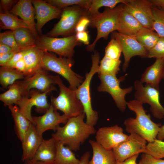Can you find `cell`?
Instances as JSON below:
<instances>
[{
  "mask_svg": "<svg viewBox=\"0 0 164 164\" xmlns=\"http://www.w3.org/2000/svg\"><path fill=\"white\" fill-rule=\"evenodd\" d=\"M85 116L84 113L69 118L65 125L58 127L56 132L52 134V137L57 142L67 145L72 151L79 150L80 145L96 132L94 127L84 122Z\"/></svg>",
  "mask_w": 164,
  "mask_h": 164,
  "instance_id": "1",
  "label": "cell"
},
{
  "mask_svg": "<svg viewBox=\"0 0 164 164\" xmlns=\"http://www.w3.org/2000/svg\"><path fill=\"white\" fill-rule=\"evenodd\" d=\"M143 105L135 99L127 102V107L135 113L136 117L126 119L124 124L128 133L137 134L151 142L156 139L161 124L156 123L151 120L150 114H146Z\"/></svg>",
  "mask_w": 164,
  "mask_h": 164,
  "instance_id": "2",
  "label": "cell"
},
{
  "mask_svg": "<svg viewBox=\"0 0 164 164\" xmlns=\"http://www.w3.org/2000/svg\"><path fill=\"white\" fill-rule=\"evenodd\" d=\"M123 5V4H120L113 9H105L103 12L90 17L91 22L89 26L96 28L97 35L92 43L87 46V51L94 52L96 43L99 39L102 38L107 39L110 33L118 31L119 15Z\"/></svg>",
  "mask_w": 164,
  "mask_h": 164,
  "instance_id": "3",
  "label": "cell"
},
{
  "mask_svg": "<svg viewBox=\"0 0 164 164\" xmlns=\"http://www.w3.org/2000/svg\"><path fill=\"white\" fill-rule=\"evenodd\" d=\"M74 62L73 59L57 57L54 53L44 51L41 63L42 68L52 71L61 75L68 82L69 88L76 90L83 82V78L74 72L71 67Z\"/></svg>",
  "mask_w": 164,
  "mask_h": 164,
  "instance_id": "4",
  "label": "cell"
},
{
  "mask_svg": "<svg viewBox=\"0 0 164 164\" xmlns=\"http://www.w3.org/2000/svg\"><path fill=\"white\" fill-rule=\"evenodd\" d=\"M58 86L60 92L55 97L52 95L51 104L56 110H59L69 118L79 116L84 113L83 106L77 98L75 90L67 87L59 76L51 75Z\"/></svg>",
  "mask_w": 164,
  "mask_h": 164,
  "instance_id": "5",
  "label": "cell"
},
{
  "mask_svg": "<svg viewBox=\"0 0 164 164\" xmlns=\"http://www.w3.org/2000/svg\"><path fill=\"white\" fill-rule=\"evenodd\" d=\"M91 56L92 65L89 72L86 73L85 79L82 83L75 90L77 98L81 102L86 119V122L94 127L98 119V112L93 109L90 95V84L92 79L99 70L100 56L98 52L94 51Z\"/></svg>",
  "mask_w": 164,
  "mask_h": 164,
  "instance_id": "6",
  "label": "cell"
},
{
  "mask_svg": "<svg viewBox=\"0 0 164 164\" xmlns=\"http://www.w3.org/2000/svg\"><path fill=\"white\" fill-rule=\"evenodd\" d=\"M82 43L77 39L76 33L62 38L48 36L46 35H39L36 39L35 46L44 51L53 52L59 56L73 59L74 48Z\"/></svg>",
  "mask_w": 164,
  "mask_h": 164,
  "instance_id": "7",
  "label": "cell"
},
{
  "mask_svg": "<svg viewBox=\"0 0 164 164\" xmlns=\"http://www.w3.org/2000/svg\"><path fill=\"white\" fill-rule=\"evenodd\" d=\"M89 15V9L80 6L73 5L63 9L60 21L46 35L53 37L73 35L76 33L75 28L80 20Z\"/></svg>",
  "mask_w": 164,
  "mask_h": 164,
  "instance_id": "8",
  "label": "cell"
},
{
  "mask_svg": "<svg viewBox=\"0 0 164 164\" xmlns=\"http://www.w3.org/2000/svg\"><path fill=\"white\" fill-rule=\"evenodd\" d=\"M101 83L97 87L99 92H107L114 100L116 106L122 112H124L127 107L125 96L132 92L133 87L130 86L122 89L120 83L125 79L124 77L117 78L116 75L98 74Z\"/></svg>",
  "mask_w": 164,
  "mask_h": 164,
  "instance_id": "9",
  "label": "cell"
},
{
  "mask_svg": "<svg viewBox=\"0 0 164 164\" xmlns=\"http://www.w3.org/2000/svg\"><path fill=\"white\" fill-rule=\"evenodd\" d=\"M134 86L135 91V99L143 104H149L150 110L154 117L159 119L163 118L164 108L160 102L159 90L148 84L144 85L138 80L134 81Z\"/></svg>",
  "mask_w": 164,
  "mask_h": 164,
  "instance_id": "10",
  "label": "cell"
},
{
  "mask_svg": "<svg viewBox=\"0 0 164 164\" xmlns=\"http://www.w3.org/2000/svg\"><path fill=\"white\" fill-rule=\"evenodd\" d=\"M112 36L118 41L121 48L124 57L122 69L125 72L128 68L131 59L138 56L142 58H147L148 52L137 40L135 36H126L118 32L112 33Z\"/></svg>",
  "mask_w": 164,
  "mask_h": 164,
  "instance_id": "11",
  "label": "cell"
},
{
  "mask_svg": "<svg viewBox=\"0 0 164 164\" xmlns=\"http://www.w3.org/2000/svg\"><path fill=\"white\" fill-rule=\"evenodd\" d=\"M147 142L138 134L131 133L127 139L112 150L117 161H123L137 154L145 153Z\"/></svg>",
  "mask_w": 164,
  "mask_h": 164,
  "instance_id": "12",
  "label": "cell"
},
{
  "mask_svg": "<svg viewBox=\"0 0 164 164\" xmlns=\"http://www.w3.org/2000/svg\"><path fill=\"white\" fill-rule=\"evenodd\" d=\"M19 81L22 89L24 97H29L30 91L32 89L42 93H50L56 90L54 86L56 84L55 81L47 71L42 68L32 76Z\"/></svg>",
  "mask_w": 164,
  "mask_h": 164,
  "instance_id": "13",
  "label": "cell"
},
{
  "mask_svg": "<svg viewBox=\"0 0 164 164\" xmlns=\"http://www.w3.org/2000/svg\"><path fill=\"white\" fill-rule=\"evenodd\" d=\"M123 8L144 27L153 30L152 6L147 0H127Z\"/></svg>",
  "mask_w": 164,
  "mask_h": 164,
  "instance_id": "14",
  "label": "cell"
},
{
  "mask_svg": "<svg viewBox=\"0 0 164 164\" xmlns=\"http://www.w3.org/2000/svg\"><path fill=\"white\" fill-rule=\"evenodd\" d=\"M48 93V92L42 93L37 90L32 89L29 94L30 97H22L16 105L23 115L34 124L31 114L32 108L36 106L38 111L46 112L50 106L47 100V95Z\"/></svg>",
  "mask_w": 164,
  "mask_h": 164,
  "instance_id": "15",
  "label": "cell"
},
{
  "mask_svg": "<svg viewBox=\"0 0 164 164\" xmlns=\"http://www.w3.org/2000/svg\"><path fill=\"white\" fill-rule=\"evenodd\" d=\"M57 110L50 104L44 114L41 116L32 117L38 132L43 135V133L49 130L56 131L61 124H65L69 118L64 114L60 115Z\"/></svg>",
  "mask_w": 164,
  "mask_h": 164,
  "instance_id": "16",
  "label": "cell"
},
{
  "mask_svg": "<svg viewBox=\"0 0 164 164\" xmlns=\"http://www.w3.org/2000/svg\"><path fill=\"white\" fill-rule=\"evenodd\" d=\"M35 10L36 28L39 35L42 34V29L48 22L53 19L60 18L62 9L46 2L45 0H32Z\"/></svg>",
  "mask_w": 164,
  "mask_h": 164,
  "instance_id": "17",
  "label": "cell"
},
{
  "mask_svg": "<svg viewBox=\"0 0 164 164\" xmlns=\"http://www.w3.org/2000/svg\"><path fill=\"white\" fill-rule=\"evenodd\" d=\"M96 133V141L108 150H112L127 139L128 136L125 134L122 128L117 125L100 128Z\"/></svg>",
  "mask_w": 164,
  "mask_h": 164,
  "instance_id": "18",
  "label": "cell"
},
{
  "mask_svg": "<svg viewBox=\"0 0 164 164\" xmlns=\"http://www.w3.org/2000/svg\"><path fill=\"white\" fill-rule=\"evenodd\" d=\"M9 12L19 16L26 23L29 29L36 39L39 34L36 28L35 10L32 0L18 1Z\"/></svg>",
  "mask_w": 164,
  "mask_h": 164,
  "instance_id": "19",
  "label": "cell"
},
{
  "mask_svg": "<svg viewBox=\"0 0 164 164\" xmlns=\"http://www.w3.org/2000/svg\"><path fill=\"white\" fill-rule=\"evenodd\" d=\"M43 139V135L39 134L35 125L32 124L21 142L23 162L33 158Z\"/></svg>",
  "mask_w": 164,
  "mask_h": 164,
  "instance_id": "20",
  "label": "cell"
},
{
  "mask_svg": "<svg viewBox=\"0 0 164 164\" xmlns=\"http://www.w3.org/2000/svg\"><path fill=\"white\" fill-rule=\"evenodd\" d=\"M164 58H157L142 74L140 81L159 90V85L163 77Z\"/></svg>",
  "mask_w": 164,
  "mask_h": 164,
  "instance_id": "21",
  "label": "cell"
},
{
  "mask_svg": "<svg viewBox=\"0 0 164 164\" xmlns=\"http://www.w3.org/2000/svg\"><path fill=\"white\" fill-rule=\"evenodd\" d=\"M44 53L35 46L26 50L23 58L26 65L25 78L32 76L42 68L41 63Z\"/></svg>",
  "mask_w": 164,
  "mask_h": 164,
  "instance_id": "22",
  "label": "cell"
},
{
  "mask_svg": "<svg viewBox=\"0 0 164 164\" xmlns=\"http://www.w3.org/2000/svg\"><path fill=\"white\" fill-rule=\"evenodd\" d=\"M57 141L53 137L43 139L33 158L34 160L54 162L56 152Z\"/></svg>",
  "mask_w": 164,
  "mask_h": 164,
  "instance_id": "23",
  "label": "cell"
},
{
  "mask_svg": "<svg viewBox=\"0 0 164 164\" xmlns=\"http://www.w3.org/2000/svg\"><path fill=\"white\" fill-rule=\"evenodd\" d=\"M143 27L138 20L123 8L119 18L118 32L126 36H135Z\"/></svg>",
  "mask_w": 164,
  "mask_h": 164,
  "instance_id": "24",
  "label": "cell"
},
{
  "mask_svg": "<svg viewBox=\"0 0 164 164\" xmlns=\"http://www.w3.org/2000/svg\"><path fill=\"white\" fill-rule=\"evenodd\" d=\"M89 142L93 150L92 158L89 164H116L117 161L112 150H108L97 141L90 140Z\"/></svg>",
  "mask_w": 164,
  "mask_h": 164,
  "instance_id": "25",
  "label": "cell"
},
{
  "mask_svg": "<svg viewBox=\"0 0 164 164\" xmlns=\"http://www.w3.org/2000/svg\"><path fill=\"white\" fill-rule=\"evenodd\" d=\"M8 107L14 120L16 134L22 142L32 123L23 115L17 105Z\"/></svg>",
  "mask_w": 164,
  "mask_h": 164,
  "instance_id": "26",
  "label": "cell"
},
{
  "mask_svg": "<svg viewBox=\"0 0 164 164\" xmlns=\"http://www.w3.org/2000/svg\"><path fill=\"white\" fill-rule=\"evenodd\" d=\"M5 92L0 94V100L6 106L16 105L18 102L24 97L23 91L19 82L16 81L8 87Z\"/></svg>",
  "mask_w": 164,
  "mask_h": 164,
  "instance_id": "27",
  "label": "cell"
},
{
  "mask_svg": "<svg viewBox=\"0 0 164 164\" xmlns=\"http://www.w3.org/2000/svg\"><path fill=\"white\" fill-rule=\"evenodd\" d=\"M12 32L16 43L21 50L35 46L36 38L28 28H20Z\"/></svg>",
  "mask_w": 164,
  "mask_h": 164,
  "instance_id": "28",
  "label": "cell"
},
{
  "mask_svg": "<svg viewBox=\"0 0 164 164\" xmlns=\"http://www.w3.org/2000/svg\"><path fill=\"white\" fill-rule=\"evenodd\" d=\"M57 149L55 164H79L80 160L68 147L60 142H57Z\"/></svg>",
  "mask_w": 164,
  "mask_h": 164,
  "instance_id": "29",
  "label": "cell"
},
{
  "mask_svg": "<svg viewBox=\"0 0 164 164\" xmlns=\"http://www.w3.org/2000/svg\"><path fill=\"white\" fill-rule=\"evenodd\" d=\"M135 36L137 40L148 52L154 46L160 38L153 30L143 27Z\"/></svg>",
  "mask_w": 164,
  "mask_h": 164,
  "instance_id": "30",
  "label": "cell"
},
{
  "mask_svg": "<svg viewBox=\"0 0 164 164\" xmlns=\"http://www.w3.org/2000/svg\"><path fill=\"white\" fill-rule=\"evenodd\" d=\"M25 78L23 73L15 69L5 67L0 68V84L3 88H8L17 80H23Z\"/></svg>",
  "mask_w": 164,
  "mask_h": 164,
  "instance_id": "31",
  "label": "cell"
},
{
  "mask_svg": "<svg viewBox=\"0 0 164 164\" xmlns=\"http://www.w3.org/2000/svg\"><path fill=\"white\" fill-rule=\"evenodd\" d=\"M0 29H9L13 31L20 28H28L24 21L9 12H0Z\"/></svg>",
  "mask_w": 164,
  "mask_h": 164,
  "instance_id": "32",
  "label": "cell"
},
{
  "mask_svg": "<svg viewBox=\"0 0 164 164\" xmlns=\"http://www.w3.org/2000/svg\"><path fill=\"white\" fill-rule=\"evenodd\" d=\"M121 60L111 59L104 55L100 61L98 74L116 75L120 70Z\"/></svg>",
  "mask_w": 164,
  "mask_h": 164,
  "instance_id": "33",
  "label": "cell"
},
{
  "mask_svg": "<svg viewBox=\"0 0 164 164\" xmlns=\"http://www.w3.org/2000/svg\"><path fill=\"white\" fill-rule=\"evenodd\" d=\"M127 0H91L89 11L90 17L93 16L100 13L99 9L103 7H107L112 9L117 5L120 4H125Z\"/></svg>",
  "mask_w": 164,
  "mask_h": 164,
  "instance_id": "34",
  "label": "cell"
},
{
  "mask_svg": "<svg viewBox=\"0 0 164 164\" xmlns=\"http://www.w3.org/2000/svg\"><path fill=\"white\" fill-rule=\"evenodd\" d=\"M152 29L160 37H164V9L152 6Z\"/></svg>",
  "mask_w": 164,
  "mask_h": 164,
  "instance_id": "35",
  "label": "cell"
},
{
  "mask_svg": "<svg viewBox=\"0 0 164 164\" xmlns=\"http://www.w3.org/2000/svg\"><path fill=\"white\" fill-rule=\"evenodd\" d=\"M48 3L63 9L67 7L79 5L89 9L91 0H46Z\"/></svg>",
  "mask_w": 164,
  "mask_h": 164,
  "instance_id": "36",
  "label": "cell"
},
{
  "mask_svg": "<svg viewBox=\"0 0 164 164\" xmlns=\"http://www.w3.org/2000/svg\"><path fill=\"white\" fill-rule=\"evenodd\" d=\"M155 158L161 159L164 158V142L157 138L147 145L145 153Z\"/></svg>",
  "mask_w": 164,
  "mask_h": 164,
  "instance_id": "37",
  "label": "cell"
},
{
  "mask_svg": "<svg viewBox=\"0 0 164 164\" xmlns=\"http://www.w3.org/2000/svg\"><path fill=\"white\" fill-rule=\"evenodd\" d=\"M105 55L114 60H119L122 53L121 47L118 41L112 37L106 47Z\"/></svg>",
  "mask_w": 164,
  "mask_h": 164,
  "instance_id": "38",
  "label": "cell"
},
{
  "mask_svg": "<svg viewBox=\"0 0 164 164\" xmlns=\"http://www.w3.org/2000/svg\"><path fill=\"white\" fill-rule=\"evenodd\" d=\"M0 43L9 46L15 52H19L22 51L16 43L12 31L0 33Z\"/></svg>",
  "mask_w": 164,
  "mask_h": 164,
  "instance_id": "39",
  "label": "cell"
},
{
  "mask_svg": "<svg viewBox=\"0 0 164 164\" xmlns=\"http://www.w3.org/2000/svg\"><path fill=\"white\" fill-rule=\"evenodd\" d=\"M147 58H164V37H160L155 45L148 52Z\"/></svg>",
  "mask_w": 164,
  "mask_h": 164,
  "instance_id": "40",
  "label": "cell"
},
{
  "mask_svg": "<svg viewBox=\"0 0 164 164\" xmlns=\"http://www.w3.org/2000/svg\"><path fill=\"white\" fill-rule=\"evenodd\" d=\"M142 164H164V160L157 159L146 153H143L139 161Z\"/></svg>",
  "mask_w": 164,
  "mask_h": 164,
  "instance_id": "41",
  "label": "cell"
},
{
  "mask_svg": "<svg viewBox=\"0 0 164 164\" xmlns=\"http://www.w3.org/2000/svg\"><path fill=\"white\" fill-rule=\"evenodd\" d=\"M91 22L90 16L82 17L79 21L75 28L76 33L85 31Z\"/></svg>",
  "mask_w": 164,
  "mask_h": 164,
  "instance_id": "42",
  "label": "cell"
},
{
  "mask_svg": "<svg viewBox=\"0 0 164 164\" xmlns=\"http://www.w3.org/2000/svg\"><path fill=\"white\" fill-rule=\"evenodd\" d=\"M26 49L16 53L10 60L2 67L13 68L15 64L19 60L23 58Z\"/></svg>",
  "mask_w": 164,
  "mask_h": 164,
  "instance_id": "43",
  "label": "cell"
},
{
  "mask_svg": "<svg viewBox=\"0 0 164 164\" xmlns=\"http://www.w3.org/2000/svg\"><path fill=\"white\" fill-rule=\"evenodd\" d=\"M18 1L16 0H0V9L2 13L9 12Z\"/></svg>",
  "mask_w": 164,
  "mask_h": 164,
  "instance_id": "44",
  "label": "cell"
},
{
  "mask_svg": "<svg viewBox=\"0 0 164 164\" xmlns=\"http://www.w3.org/2000/svg\"><path fill=\"white\" fill-rule=\"evenodd\" d=\"M76 36L78 40L84 44L89 45V37L88 32L86 31L76 33Z\"/></svg>",
  "mask_w": 164,
  "mask_h": 164,
  "instance_id": "45",
  "label": "cell"
},
{
  "mask_svg": "<svg viewBox=\"0 0 164 164\" xmlns=\"http://www.w3.org/2000/svg\"><path fill=\"white\" fill-rule=\"evenodd\" d=\"M17 52H18L12 51L0 55V65L1 67L4 66L13 55Z\"/></svg>",
  "mask_w": 164,
  "mask_h": 164,
  "instance_id": "46",
  "label": "cell"
},
{
  "mask_svg": "<svg viewBox=\"0 0 164 164\" xmlns=\"http://www.w3.org/2000/svg\"><path fill=\"white\" fill-rule=\"evenodd\" d=\"M139 154L134 155L122 162L117 161L116 164H142L140 161L137 163L136 160Z\"/></svg>",
  "mask_w": 164,
  "mask_h": 164,
  "instance_id": "47",
  "label": "cell"
},
{
  "mask_svg": "<svg viewBox=\"0 0 164 164\" xmlns=\"http://www.w3.org/2000/svg\"><path fill=\"white\" fill-rule=\"evenodd\" d=\"M13 69L24 74L26 70V65L23 58L19 60L15 64Z\"/></svg>",
  "mask_w": 164,
  "mask_h": 164,
  "instance_id": "48",
  "label": "cell"
},
{
  "mask_svg": "<svg viewBox=\"0 0 164 164\" xmlns=\"http://www.w3.org/2000/svg\"><path fill=\"white\" fill-rule=\"evenodd\" d=\"M14 51L9 46L0 43V55Z\"/></svg>",
  "mask_w": 164,
  "mask_h": 164,
  "instance_id": "49",
  "label": "cell"
},
{
  "mask_svg": "<svg viewBox=\"0 0 164 164\" xmlns=\"http://www.w3.org/2000/svg\"><path fill=\"white\" fill-rule=\"evenodd\" d=\"M90 153L89 152H85L81 157L79 164H89Z\"/></svg>",
  "mask_w": 164,
  "mask_h": 164,
  "instance_id": "50",
  "label": "cell"
},
{
  "mask_svg": "<svg viewBox=\"0 0 164 164\" xmlns=\"http://www.w3.org/2000/svg\"><path fill=\"white\" fill-rule=\"evenodd\" d=\"M152 6H158L164 9V0H149Z\"/></svg>",
  "mask_w": 164,
  "mask_h": 164,
  "instance_id": "51",
  "label": "cell"
},
{
  "mask_svg": "<svg viewBox=\"0 0 164 164\" xmlns=\"http://www.w3.org/2000/svg\"><path fill=\"white\" fill-rule=\"evenodd\" d=\"M23 164H55L54 162H46L36 161L32 159L28 160L24 162Z\"/></svg>",
  "mask_w": 164,
  "mask_h": 164,
  "instance_id": "52",
  "label": "cell"
},
{
  "mask_svg": "<svg viewBox=\"0 0 164 164\" xmlns=\"http://www.w3.org/2000/svg\"><path fill=\"white\" fill-rule=\"evenodd\" d=\"M156 138L161 141L164 139V125L160 127Z\"/></svg>",
  "mask_w": 164,
  "mask_h": 164,
  "instance_id": "53",
  "label": "cell"
},
{
  "mask_svg": "<svg viewBox=\"0 0 164 164\" xmlns=\"http://www.w3.org/2000/svg\"><path fill=\"white\" fill-rule=\"evenodd\" d=\"M163 79L164 80V71H163Z\"/></svg>",
  "mask_w": 164,
  "mask_h": 164,
  "instance_id": "54",
  "label": "cell"
}]
</instances>
